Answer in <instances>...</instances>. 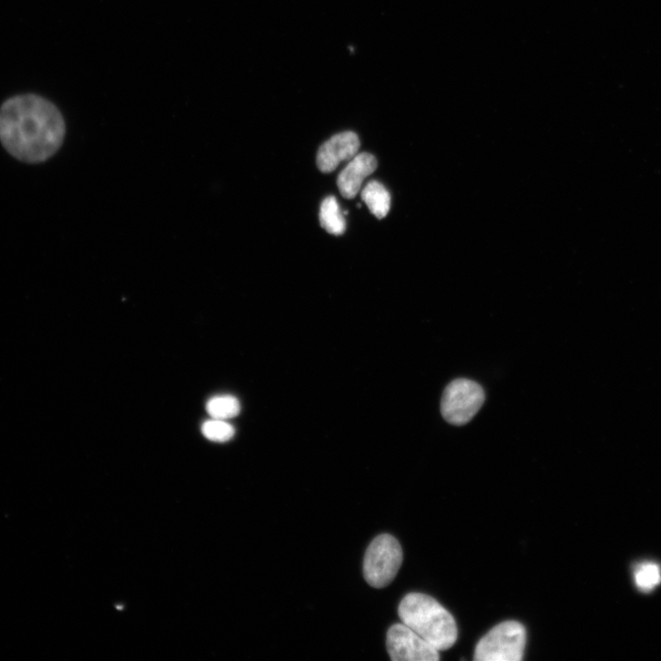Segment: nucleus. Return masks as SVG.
Instances as JSON below:
<instances>
[{"label": "nucleus", "instance_id": "nucleus-1", "mask_svg": "<svg viewBox=\"0 0 661 661\" xmlns=\"http://www.w3.org/2000/svg\"><path fill=\"white\" fill-rule=\"evenodd\" d=\"M64 136L61 113L40 96H17L0 108V142L20 161L48 160L60 149Z\"/></svg>", "mask_w": 661, "mask_h": 661}, {"label": "nucleus", "instance_id": "nucleus-5", "mask_svg": "<svg viewBox=\"0 0 661 661\" xmlns=\"http://www.w3.org/2000/svg\"><path fill=\"white\" fill-rule=\"evenodd\" d=\"M484 400L485 393L479 384L467 379L456 380L444 390L441 400L442 416L453 426H464L477 415Z\"/></svg>", "mask_w": 661, "mask_h": 661}, {"label": "nucleus", "instance_id": "nucleus-12", "mask_svg": "<svg viewBox=\"0 0 661 661\" xmlns=\"http://www.w3.org/2000/svg\"><path fill=\"white\" fill-rule=\"evenodd\" d=\"M206 439L213 442H227L234 436V429L226 420L212 419L206 421L202 428Z\"/></svg>", "mask_w": 661, "mask_h": 661}, {"label": "nucleus", "instance_id": "nucleus-11", "mask_svg": "<svg viewBox=\"0 0 661 661\" xmlns=\"http://www.w3.org/2000/svg\"><path fill=\"white\" fill-rule=\"evenodd\" d=\"M206 409L212 419L227 420L239 415L241 405L233 396L221 395L209 400Z\"/></svg>", "mask_w": 661, "mask_h": 661}, {"label": "nucleus", "instance_id": "nucleus-10", "mask_svg": "<svg viewBox=\"0 0 661 661\" xmlns=\"http://www.w3.org/2000/svg\"><path fill=\"white\" fill-rule=\"evenodd\" d=\"M361 198L371 213L378 219L381 220L389 213L390 209V195L386 188L379 182L372 181L369 183L361 192Z\"/></svg>", "mask_w": 661, "mask_h": 661}, {"label": "nucleus", "instance_id": "nucleus-9", "mask_svg": "<svg viewBox=\"0 0 661 661\" xmlns=\"http://www.w3.org/2000/svg\"><path fill=\"white\" fill-rule=\"evenodd\" d=\"M320 222L321 227L330 234L342 235L345 233L346 220L340 203L334 196H329L321 202Z\"/></svg>", "mask_w": 661, "mask_h": 661}, {"label": "nucleus", "instance_id": "nucleus-14", "mask_svg": "<svg viewBox=\"0 0 661 661\" xmlns=\"http://www.w3.org/2000/svg\"><path fill=\"white\" fill-rule=\"evenodd\" d=\"M357 207H358L359 209H360V208H361V204H360V203H358Z\"/></svg>", "mask_w": 661, "mask_h": 661}, {"label": "nucleus", "instance_id": "nucleus-6", "mask_svg": "<svg viewBox=\"0 0 661 661\" xmlns=\"http://www.w3.org/2000/svg\"><path fill=\"white\" fill-rule=\"evenodd\" d=\"M387 648L394 661H438L439 650L406 625L396 624L387 634Z\"/></svg>", "mask_w": 661, "mask_h": 661}, {"label": "nucleus", "instance_id": "nucleus-13", "mask_svg": "<svg viewBox=\"0 0 661 661\" xmlns=\"http://www.w3.org/2000/svg\"><path fill=\"white\" fill-rule=\"evenodd\" d=\"M661 580L659 567L652 563L640 566L636 572V582L637 587L645 591L652 590Z\"/></svg>", "mask_w": 661, "mask_h": 661}, {"label": "nucleus", "instance_id": "nucleus-2", "mask_svg": "<svg viewBox=\"0 0 661 661\" xmlns=\"http://www.w3.org/2000/svg\"><path fill=\"white\" fill-rule=\"evenodd\" d=\"M401 622L439 651L449 649L458 639L453 616L433 597L412 593L399 606Z\"/></svg>", "mask_w": 661, "mask_h": 661}, {"label": "nucleus", "instance_id": "nucleus-4", "mask_svg": "<svg viewBox=\"0 0 661 661\" xmlns=\"http://www.w3.org/2000/svg\"><path fill=\"white\" fill-rule=\"evenodd\" d=\"M402 549L390 535L377 537L370 545L364 558L363 572L367 583L374 588L388 587L402 563Z\"/></svg>", "mask_w": 661, "mask_h": 661}, {"label": "nucleus", "instance_id": "nucleus-8", "mask_svg": "<svg viewBox=\"0 0 661 661\" xmlns=\"http://www.w3.org/2000/svg\"><path fill=\"white\" fill-rule=\"evenodd\" d=\"M378 168L376 157L369 153H358L340 174L338 187L341 195L348 200L354 199L360 191L366 178Z\"/></svg>", "mask_w": 661, "mask_h": 661}, {"label": "nucleus", "instance_id": "nucleus-7", "mask_svg": "<svg viewBox=\"0 0 661 661\" xmlns=\"http://www.w3.org/2000/svg\"><path fill=\"white\" fill-rule=\"evenodd\" d=\"M360 148V140L353 132L336 134L318 150L317 165L322 173L335 172L342 162L352 160Z\"/></svg>", "mask_w": 661, "mask_h": 661}, {"label": "nucleus", "instance_id": "nucleus-3", "mask_svg": "<svg viewBox=\"0 0 661 661\" xmlns=\"http://www.w3.org/2000/svg\"><path fill=\"white\" fill-rule=\"evenodd\" d=\"M527 630L518 621H506L489 630L477 644L476 661H520L524 657Z\"/></svg>", "mask_w": 661, "mask_h": 661}]
</instances>
